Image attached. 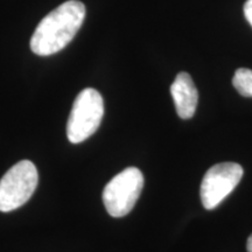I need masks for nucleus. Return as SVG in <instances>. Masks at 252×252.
I'll list each match as a JSON object with an SVG mask.
<instances>
[{"label": "nucleus", "mask_w": 252, "mask_h": 252, "mask_svg": "<svg viewBox=\"0 0 252 252\" xmlns=\"http://www.w3.org/2000/svg\"><path fill=\"white\" fill-rule=\"evenodd\" d=\"M86 18V6L68 0L41 20L31 39V49L39 56L56 54L68 46Z\"/></svg>", "instance_id": "nucleus-1"}, {"label": "nucleus", "mask_w": 252, "mask_h": 252, "mask_svg": "<svg viewBox=\"0 0 252 252\" xmlns=\"http://www.w3.org/2000/svg\"><path fill=\"white\" fill-rule=\"evenodd\" d=\"M104 116L103 97L93 88L82 90L72 104L67 124L70 143L80 144L91 137L99 127Z\"/></svg>", "instance_id": "nucleus-2"}, {"label": "nucleus", "mask_w": 252, "mask_h": 252, "mask_svg": "<svg viewBox=\"0 0 252 252\" xmlns=\"http://www.w3.org/2000/svg\"><path fill=\"white\" fill-rule=\"evenodd\" d=\"M37 182V169L30 160L11 167L0 180V212H13L24 206L35 191Z\"/></svg>", "instance_id": "nucleus-3"}, {"label": "nucleus", "mask_w": 252, "mask_h": 252, "mask_svg": "<svg viewBox=\"0 0 252 252\" xmlns=\"http://www.w3.org/2000/svg\"><path fill=\"white\" fill-rule=\"evenodd\" d=\"M144 187V175L135 167H128L105 186L103 202L112 217H124L133 209Z\"/></svg>", "instance_id": "nucleus-4"}, {"label": "nucleus", "mask_w": 252, "mask_h": 252, "mask_svg": "<svg viewBox=\"0 0 252 252\" xmlns=\"http://www.w3.org/2000/svg\"><path fill=\"white\" fill-rule=\"evenodd\" d=\"M243 168L236 162L217 163L209 168L201 184V201L208 210L215 209L241 181Z\"/></svg>", "instance_id": "nucleus-5"}, {"label": "nucleus", "mask_w": 252, "mask_h": 252, "mask_svg": "<svg viewBox=\"0 0 252 252\" xmlns=\"http://www.w3.org/2000/svg\"><path fill=\"white\" fill-rule=\"evenodd\" d=\"M171 94L179 117L182 119L193 117L197 108L198 93L190 75L187 72L176 75L171 87Z\"/></svg>", "instance_id": "nucleus-6"}, {"label": "nucleus", "mask_w": 252, "mask_h": 252, "mask_svg": "<svg viewBox=\"0 0 252 252\" xmlns=\"http://www.w3.org/2000/svg\"><path fill=\"white\" fill-rule=\"evenodd\" d=\"M232 84L239 94L244 97H252V70L247 68H239L236 70L232 78Z\"/></svg>", "instance_id": "nucleus-7"}, {"label": "nucleus", "mask_w": 252, "mask_h": 252, "mask_svg": "<svg viewBox=\"0 0 252 252\" xmlns=\"http://www.w3.org/2000/svg\"><path fill=\"white\" fill-rule=\"evenodd\" d=\"M244 15L252 27V0H247L244 5Z\"/></svg>", "instance_id": "nucleus-8"}, {"label": "nucleus", "mask_w": 252, "mask_h": 252, "mask_svg": "<svg viewBox=\"0 0 252 252\" xmlns=\"http://www.w3.org/2000/svg\"><path fill=\"white\" fill-rule=\"evenodd\" d=\"M247 250H248V252H252V234L250 235V237L248 238V242H247Z\"/></svg>", "instance_id": "nucleus-9"}]
</instances>
